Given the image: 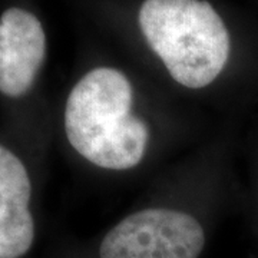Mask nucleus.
I'll list each match as a JSON object with an SVG mask.
<instances>
[{"instance_id": "obj_1", "label": "nucleus", "mask_w": 258, "mask_h": 258, "mask_svg": "<svg viewBox=\"0 0 258 258\" xmlns=\"http://www.w3.org/2000/svg\"><path fill=\"white\" fill-rule=\"evenodd\" d=\"M132 86L118 69L96 68L66 98L63 131L69 145L93 165L123 171L138 165L149 131L132 112Z\"/></svg>"}, {"instance_id": "obj_2", "label": "nucleus", "mask_w": 258, "mask_h": 258, "mask_svg": "<svg viewBox=\"0 0 258 258\" xmlns=\"http://www.w3.org/2000/svg\"><path fill=\"white\" fill-rule=\"evenodd\" d=\"M139 28L166 71L185 88L215 81L230 56V35L205 0H145Z\"/></svg>"}, {"instance_id": "obj_3", "label": "nucleus", "mask_w": 258, "mask_h": 258, "mask_svg": "<svg viewBox=\"0 0 258 258\" xmlns=\"http://www.w3.org/2000/svg\"><path fill=\"white\" fill-rule=\"evenodd\" d=\"M203 225L192 215L166 208L138 211L116 224L102 241L101 258H198Z\"/></svg>"}, {"instance_id": "obj_4", "label": "nucleus", "mask_w": 258, "mask_h": 258, "mask_svg": "<svg viewBox=\"0 0 258 258\" xmlns=\"http://www.w3.org/2000/svg\"><path fill=\"white\" fill-rule=\"evenodd\" d=\"M46 33L26 9L9 8L0 15V99L10 105L32 95L46 60Z\"/></svg>"}, {"instance_id": "obj_5", "label": "nucleus", "mask_w": 258, "mask_h": 258, "mask_svg": "<svg viewBox=\"0 0 258 258\" xmlns=\"http://www.w3.org/2000/svg\"><path fill=\"white\" fill-rule=\"evenodd\" d=\"M33 181L28 164L0 139V258H22L36 237Z\"/></svg>"}]
</instances>
